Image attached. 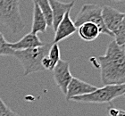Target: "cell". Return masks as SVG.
Returning a JSON list of instances; mask_svg holds the SVG:
<instances>
[{
    "label": "cell",
    "mask_w": 125,
    "mask_h": 116,
    "mask_svg": "<svg viewBox=\"0 0 125 116\" xmlns=\"http://www.w3.org/2000/svg\"><path fill=\"white\" fill-rule=\"evenodd\" d=\"M96 67L100 68V77L104 85L125 84L124 45L115 40L110 42L104 55L97 57Z\"/></svg>",
    "instance_id": "obj_1"
},
{
    "label": "cell",
    "mask_w": 125,
    "mask_h": 116,
    "mask_svg": "<svg viewBox=\"0 0 125 116\" xmlns=\"http://www.w3.org/2000/svg\"><path fill=\"white\" fill-rule=\"evenodd\" d=\"M51 45L52 42H49V43H45L41 46L34 48L14 51L13 56L17 58L21 63L24 70V76L34 72L44 71V68L41 63L42 59L47 54Z\"/></svg>",
    "instance_id": "obj_2"
},
{
    "label": "cell",
    "mask_w": 125,
    "mask_h": 116,
    "mask_svg": "<svg viewBox=\"0 0 125 116\" xmlns=\"http://www.w3.org/2000/svg\"><path fill=\"white\" fill-rule=\"evenodd\" d=\"M0 24L13 34L25 28V22L20 12V0H0Z\"/></svg>",
    "instance_id": "obj_3"
},
{
    "label": "cell",
    "mask_w": 125,
    "mask_h": 116,
    "mask_svg": "<svg viewBox=\"0 0 125 116\" xmlns=\"http://www.w3.org/2000/svg\"><path fill=\"white\" fill-rule=\"evenodd\" d=\"M125 95V84L121 85H104L103 88H96L93 92L72 98L74 102L80 103L104 104Z\"/></svg>",
    "instance_id": "obj_4"
},
{
    "label": "cell",
    "mask_w": 125,
    "mask_h": 116,
    "mask_svg": "<svg viewBox=\"0 0 125 116\" xmlns=\"http://www.w3.org/2000/svg\"><path fill=\"white\" fill-rule=\"evenodd\" d=\"M84 22L95 23L99 28L100 33L105 34L108 36L114 37V34L104 25V20L102 17V6L96 4H86L84 5L78 13L74 20V24L78 28Z\"/></svg>",
    "instance_id": "obj_5"
},
{
    "label": "cell",
    "mask_w": 125,
    "mask_h": 116,
    "mask_svg": "<svg viewBox=\"0 0 125 116\" xmlns=\"http://www.w3.org/2000/svg\"><path fill=\"white\" fill-rule=\"evenodd\" d=\"M52 72L56 85L60 88L62 94L65 95L67 93L68 86L73 79V75L70 72L69 63L60 59Z\"/></svg>",
    "instance_id": "obj_6"
},
{
    "label": "cell",
    "mask_w": 125,
    "mask_h": 116,
    "mask_svg": "<svg viewBox=\"0 0 125 116\" xmlns=\"http://www.w3.org/2000/svg\"><path fill=\"white\" fill-rule=\"evenodd\" d=\"M96 88H97L96 87L89 84V83L85 82L78 78L73 77L70 84L68 86L65 98L67 101H70L72 100V98L75 97V96H80V95H83L93 92Z\"/></svg>",
    "instance_id": "obj_7"
},
{
    "label": "cell",
    "mask_w": 125,
    "mask_h": 116,
    "mask_svg": "<svg viewBox=\"0 0 125 116\" xmlns=\"http://www.w3.org/2000/svg\"><path fill=\"white\" fill-rule=\"evenodd\" d=\"M70 12L71 11H68L65 13L62 20L58 24L57 28L55 29V35L53 43H59L63 39L71 37L77 31V27L74 24V21L70 17Z\"/></svg>",
    "instance_id": "obj_8"
},
{
    "label": "cell",
    "mask_w": 125,
    "mask_h": 116,
    "mask_svg": "<svg viewBox=\"0 0 125 116\" xmlns=\"http://www.w3.org/2000/svg\"><path fill=\"white\" fill-rule=\"evenodd\" d=\"M124 13L119 12L112 6L104 5L102 7V17L104 20V25L108 31L114 34L115 30L120 24L121 21L123 20Z\"/></svg>",
    "instance_id": "obj_9"
},
{
    "label": "cell",
    "mask_w": 125,
    "mask_h": 116,
    "mask_svg": "<svg viewBox=\"0 0 125 116\" xmlns=\"http://www.w3.org/2000/svg\"><path fill=\"white\" fill-rule=\"evenodd\" d=\"M50 6L52 9V14H53V25L52 27L55 31V29L57 28L58 24L62 20L63 16L68 11H71L73 5L75 4V0H73L70 3H64L61 2L59 0H49Z\"/></svg>",
    "instance_id": "obj_10"
},
{
    "label": "cell",
    "mask_w": 125,
    "mask_h": 116,
    "mask_svg": "<svg viewBox=\"0 0 125 116\" xmlns=\"http://www.w3.org/2000/svg\"><path fill=\"white\" fill-rule=\"evenodd\" d=\"M45 43L39 39V37L37 36V34L30 33L26 34L23 36L20 40L14 43H9V46L11 48L16 51V50H24V49L29 48H34V47H38V46H43Z\"/></svg>",
    "instance_id": "obj_11"
},
{
    "label": "cell",
    "mask_w": 125,
    "mask_h": 116,
    "mask_svg": "<svg viewBox=\"0 0 125 116\" xmlns=\"http://www.w3.org/2000/svg\"><path fill=\"white\" fill-rule=\"evenodd\" d=\"M79 36L84 41H93L100 35V31L99 28L92 22H84L79 26L78 28Z\"/></svg>",
    "instance_id": "obj_12"
},
{
    "label": "cell",
    "mask_w": 125,
    "mask_h": 116,
    "mask_svg": "<svg viewBox=\"0 0 125 116\" xmlns=\"http://www.w3.org/2000/svg\"><path fill=\"white\" fill-rule=\"evenodd\" d=\"M60 48L57 43H53L50 46L48 53L46 56L42 59V66L44 70L47 71H53L59 60H60Z\"/></svg>",
    "instance_id": "obj_13"
},
{
    "label": "cell",
    "mask_w": 125,
    "mask_h": 116,
    "mask_svg": "<svg viewBox=\"0 0 125 116\" xmlns=\"http://www.w3.org/2000/svg\"><path fill=\"white\" fill-rule=\"evenodd\" d=\"M47 21L39 5L33 3V21L31 25V33L38 34L39 32L44 33L47 31Z\"/></svg>",
    "instance_id": "obj_14"
},
{
    "label": "cell",
    "mask_w": 125,
    "mask_h": 116,
    "mask_svg": "<svg viewBox=\"0 0 125 116\" xmlns=\"http://www.w3.org/2000/svg\"><path fill=\"white\" fill-rule=\"evenodd\" d=\"M31 1L39 5V9L41 10L42 13L44 14L45 18H46L47 26L52 27L53 14H52V9H51V6H50L49 0H31Z\"/></svg>",
    "instance_id": "obj_15"
},
{
    "label": "cell",
    "mask_w": 125,
    "mask_h": 116,
    "mask_svg": "<svg viewBox=\"0 0 125 116\" xmlns=\"http://www.w3.org/2000/svg\"><path fill=\"white\" fill-rule=\"evenodd\" d=\"M114 37L115 38V41L118 45L125 44V13L123 20L121 21L119 26L114 32Z\"/></svg>",
    "instance_id": "obj_16"
},
{
    "label": "cell",
    "mask_w": 125,
    "mask_h": 116,
    "mask_svg": "<svg viewBox=\"0 0 125 116\" xmlns=\"http://www.w3.org/2000/svg\"><path fill=\"white\" fill-rule=\"evenodd\" d=\"M14 50L11 48L3 34L0 32V56L1 55H13Z\"/></svg>",
    "instance_id": "obj_17"
},
{
    "label": "cell",
    "mask_w": 125,
    "mask_h": 116,
    "mask_svg": "<svg viewBox=\"0 0 125 116\" xmlns=\"http://www.w3.org/2000/svg\"><path fill=\"white\" fill-rule=\"evenodd\" d=\"M0 116H20L15 112L12 111L0 97Z\"/></svg>",
    "instance_id": "obj_18"
},
{
    "label": "cell",
    "mask_w": 125,
    "mask_h": 116,
    "mask_svg": "<svg viewBox=\"0 0 125 116\" xmlns=\"http://www.w3.org/2000/svg\"><path fill=\"white\" fill-rule=\"evenodd\" d=\"M108 116H125V111L115 108H110L108 111Z\"/></svg>",
    "instance_id": "obj_19"
},
{
    "label": "cell",
    "mask_w": 125,
    "mask_h": 116,
    "mask_svg": "<svg viewBox=\"0 0 125 116\" xmlns=\"http://www.w3.org/2000/svg\"><path fill=\"white\" fill-rule=\"evenodd\" d=\"M124 50H125V44H124Z\"/></svg>",
    "instance_id": "obj_20"
}]
</instances>
